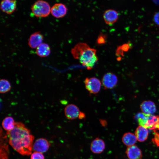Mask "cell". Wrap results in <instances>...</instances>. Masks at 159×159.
<instances>
[{"label":"cell","instance_id":"1","mask_svg":"<svg viewBox=\"0 0 159 159\" xmlns=\"http://www.w3.org/2000/svg\"><path fill=\"white\" fill-rule=\"evenodd\" d=\"M6 135L9 144L16 151L23 155L31 154L34 137L23 123L16 122L14 127Z\"/></svg>","mask_w":159,"mask_h":159},{"label":"cell","instance_id":"2","mask_svg":"<svg viewBox=\"0 0 159 159\" xmlns=\"http://www.w3.org/2000/svg\"><path fill=\"white\" fill-rule=\"evenodd\" d=\"M73 57L88 70L92 69L98 61L96 50L90 48L86 43L80 42L77 44L71 50Z\"/></svg>","mask_w":159,"mask_h":159},{"label":"cell","instance_id":"3","mask_svg":"<svg viewBox=\"0 0 159 159\" xmlns=\"http://www.w3.org/2000/svg\"><path fill=\"white\" fill-rule=\"evenodd\" d=\"M31 9L33 14L36 17H44L49 14L51 9L47 2L43 0H38L32 6Z\"/></svg>","mask_w":159,"mask_h":159},{"label":"cell","instance_id":"4","mask_svg":"<svg viewBox=\"0 0 159 159\" xmlns=\"http://www.w3.org/2000/svg\"><path fill=\"white\" fill-rule=\"evenodd\" d=\"M135 117L139 125L147 129L153 130L158 115H148L140 112L137 114Z\"/></svg>","mask_w":159,"mask_h":159},{"label":"cell","instance_id":"5","mask_svg":"<svg viewBox=\"0 0 159 159\" xmlns=\"http://www.w3.org/2000/svg\"><path fill=\"white\" fill-rule=\"evenodd\" d=\"M84 83L86 88L90 93L96 94L100 90L101 83L96 77H87L84 80Z\"/></svg>","mask_w":159,"mask_h":159},{"label":"cell","instance_id":"6","mask_svg":"<svg viewBox=\"0 0 159 159\" xmlns=\"http://www.w3.org/2000/svg\"><path fill=\"white\" fill-rule=\"evenodd\" d=\"M118 79L117 76L110 72L105 74L102 80V82L105 89L113 88L116 85Z\"/></svg>","mask_w":159,"mask_h":159},{"label":"cell","instance_id":"7","mask_svg":"<svg viewBox=\"0 0 159 159\" xmlns=\"http://www.w3.org/2000/svg\"><path fill=\"white\" fill-rule=\"evenodd\" d=\"M67 9L66 6L61 3L54 4L51 8V13L54 17L59 18L63 17L66 14Z\"/></svg>","mask_w":159,"mask_h":159},{"label":"cell","instance_id":"8","mask_svg":"<svg viewBox=\"0 0 159 159\" xmlns=\"http://www.w3.org/2000/svg\"><path fill=\"white\" fill-rule=\"evenodd\" d=\"M50 144L45 139L39 138L37 139L33 143L32 150L42 153H44L48 150Z\"/></svg>","mask_w":159,"mask_h":159},{"label":"cell","instance_id":"9","mask_svg":"<svg viewBox=\"0 0 159 159\" xmlns=\"http://www.w3.org/2000/svg\"><path fill=\"white\" fill-rule=\"evenodd\" d=\"M80 112L79 108L73 104L67 105L64 109L66 117L71 120L75 119L78 117Z\"/></svg>","mask_w":159,"mask_h":159},{"label":"cell","instance_id":"10","mask_svg":"<svg viewBox=\"0 0 159 159\" xmlns=\"http://www.w3.org/2000/svg\"><path fill=\"white\" fill-rule=\"evenodd\" d=\"M105 144L104 141L99 138H96L91 142L90 145V149L93 153L97 154H100L105 150Z\"/></svg>","mask_w":159,"mask_h":159},{"label":"cell","instance_id":"11","mask_svg":"<svg viewBox=\"0 0 159 159\" xmlns=\"http://www.w3.org/2000/svg\"><path fill=\"white\" fill-rule=\"evenodd\" d=\"M140 108L142 112L148 115H153L156 111L155 104L149 100L142 102L140 105Z\"/></svg>","mask_w":159,"mask_h":159},{"label":"cell","instance_id":"12","mask_svg":"<svg viewBox=\"0 0 159 159\" xmlns=\"http://www.w3.org/2000/svg\"><path fill=\"white\" fill-rule=\"evenodd\" d=\"M119 16L118 12L113 9L105 10L103 14V18L105 23L107 24L111 25L115 23Z\"/></svg>","mask_w":159,"mask_h":159},{"label":"cell","instance_id":"13","mask_svg":"<svg viewBox=\"0 0 159 159\" xmlns=\"http://www.w3.org/2000/svg\"><path fill=\"white\" fill-rule=\"evenodd\" d=\"M16 0H2L0 4V8L3 12L10 14L13 13L16 8Z\"/></svg>","mask_w":159,"mask_h":159},{"label":"cell","instance_id":"14","mask_svg":"<svg viewBox=\"0 0 159 159\" xmlns=\"http://www.w3.org/2000/svg\"><path fill=\"white\" fill-rule=\"evenodd\" d=\"M43 37L39 32H35L32 34L28 41L29 46L32 48H37L42 43Z\"/></svg>","mask_w":159,"mask_h":159},{"label":"cell","instance_id":"15","mask_svg":"<svg viewBox=\"0 0 159 159\" xmlns=\"http://www.w3.org/2000/svg\"><path fill=\"white\" fill-rule=\"evenodd\" d=\"M126 153L129 159H142V152L140 149L135 145L127 147Z\"/></svg>","mask_w":159,"mask_h":159},{"label":"cell","instance_id":"16","mask_svg":"<svg viewBox=\"0 0 159 159\" xmlns=\"http://www.w3.org/2000/svg\"><path fill=\"white\" fill-rule=\"evenodd\" d=\"M148 134V129L139 125L136 128L135 134L137 140L140 142H143L147 139Z\"/></svg>","mask_w":159,"mask_h":159},{"label":"cell","instance_id":"17","mask_svg":"<svg viewBox=\"0 0 159 159\" xmlns=\"http://www.w3.org/2000/svg\"><path fill=\"white\" fill-rule=\"evenodd\" d=\"M137 140L135 134L130 132L124 133L122 138V143L127 147L134 145Z\"/></svg>","mask_w":159,"mask_h":159},{"label":"cell","instance_id":"18","mask_svg":"<svg viewBox=\"0 0 159 159\" xmlns=\"http://www.w3.org/2000/svg\"><path fill=\"white\" fill-rule=\"evenodd\" d=\"M50 53V48L47 44L42 43L36 48V53L37 55L41 57L48 56Z\"/></svg>","mask_w":159,"mask_h":159},{"label":"cell","instance_id":"19","mask_svg":"<svg viewBox=\"0 0 159 159\" xmlns=\"http://www.w3.org/2000/svg\"><path fill=\"white\" fill-rule=\"evenodd\" d=\"M16 122L13 118L10 116L5 117L2 122V127L7 131L12 130L15 127Z\"/></svg>","mask_w":159,"mask_h":159},{"label":"cell","instance_id":"20","mask_svg":"<svg viewBox=\"0 0 159 159\" xmlns=\"http://www.w3.org/2000/svg\"><path fill=\"white\" fill-rule=\"evenodd\" d=\"M11 88L10 82L7 80L1 79L0 80V92L4 93L9 91Z\"/></svg>","mask_w":159,"mask_h":159},{"label":"cell","instance_id":"21","mask_svg":"<svg viewBox=\"0 0 159 159\" xmlns=\"http://www.w3.org/2000/svg\"><path fill=\"white\" fill-rule=\"evenodd\" d=\"M106 37L105 35L101 34L97 39V43L99 45H102L106 43Z\"/></svg>","mask_w":159,"mask_h":159},{"label":"cell","instance_id":"22","mask_svg":"<svg viewBox=\"0 0 159 159\" xmlns=\"http://www.w3.org/2000/svg\"><path fill=\"white\" fill-rule=\"evenodd\" d=\"M44 157L42 153L34 151L31 154L30 159H44Z\"/></svg>","mask_w":159,"mask_h":159},{"label":"cell","instance_id":"23","mask_svg":"<svg viewBox=\"0 0 159 159\" xmlns=\"http://www.w3.org/2000/svg\"><path fill=\"white\" fill-rule=\"evenodd\" d=\"M153 19L155 23L159 25V12L155 14L154 16Z\"/></svg>","mask_w":159,"mask_h":159},{"label":"cell","instance_id":"24","mask_svg":"<svg viewBox=\"0 0 159 159\" xmlns=\"http://www.w3.org/2000/svg\"><path fill=\"white\" fill-rule=\"evenodd\" d=\"M121 48L123 51H127L130 49V45L127 44H125L121 46Z\"/></svg>","mask_w":159,"mask_h":159},{"label":"cell","instance_id":"25","mask_svg":"<svg viewBox=\"0 0 159 159\" xmlns=\"http://www.w3.org/2000/svg\"><path fill=\"white\" fill-rule=\"evenodd\" d=\"M123 51L122 49L121 46H119L117 48L116 51V54L118 55H123Z\"/></svg>","mask_w":159,"mask_h":159},{"label":"cell","instance_id":"26","mask_svg":"<svg viewBox=\"0 0 159 159\" xmlns=\"http://www.w3.org/2000/svg\"><path fill=\"white\" fill-rule=\"evenodd\" d=\"M159 129V115L158 116V120L154 126L153 129Z\"/></svg>","mask_w":159,"mask_h":159},{"label":"cell","instance_id":"27","mask_svg":"<svg viewBox=\"0 0 159 159\" xmlns=\"http://www.w3.org/2000/svg\"><path fill=\"white\" fill-rule=\"evenodd\" d=\"M85 117V115L83 112H80L78 118L80 119H83Z\"/></svg>","mask_w":159,"mask_h":159}]
</instances>
